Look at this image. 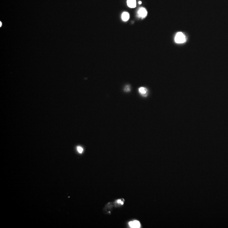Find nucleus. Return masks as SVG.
<instances>
[{
	"label": "nucleus",
	"mask_w": 228,
	"mask_h": 228,
	"mask_svg": "<svg viewBox=\"0 0 228 228\" xmlns=\"http://www.w3.org/2000/svg\"><path fill=\"white\" fill-rule=\"evenodd\" d=\"M127 3L130 8H134L136 7V0H127Z\"/></svg>",
	"instance_id": "5"
},
{
	"label": "nucleus",
	"mask_w": 228,
	"mask_h": 228,
	"mask_svg": "<svg viewBox=\"0 0 228 228\" xmlns=\"http://www.w3.org/2000/svg\"><path fill=\"white\" fill-rule=\"evenodd\" d=\"M139 4H142V2H141V1H139Z\"/></svg>",
	"instance_id": "10"
},
{
	"label": "nucleus",
	"mask_w": 228,
	"mask_h": 228,
	"mask_svg": "<svg viewBox=\"0 0 228 228\" xmlns=\"http://www.w3.org/2000/svg\"><path fill=\"white\" fill-rule=\"evenodd\" d=\"M129 14L127 12H124L122 15V19L124 21H127L129 19Z\"/></svg>",
	"instance_id": "6"
},
{
	"label": "nucleus",
	"mask_w": 228,
	"mask_h": 228,
	"mask_svg": "<svg viewBox=\"0 0 228 228\" xmlns=\"http://www.w3.org/2000/svg\"><path fill=\"white\" fill-rule=\"evenodd\" d=\"M138 15L140 16V17H145L147 15V11L146 9L144 8H140L139 10L138 11Z\"/></svg>",
	"instance_id": "3"
},
{
	"label": "nucleus",
	"mask_w": 228,
	"mask_h": 228,
	"mask_svg": "<svg viewBox=\"0 0 228 228\" xmlns=\"http://www.w3.org/2000/svg\"><path fill=\"white\" fill-rule=\"evenodd\" d=\"M139 92L143 96L146 97L147 95L148 91L147 89L144 87H140V88H139Z\"/></svg>",
	"instance_id": "4"
},
{
	"label": "nucleus",
	"mask_w": 228,
	"mask_h": 228,
	"mask_svg": "<svg viewBox=\"0 0 228 228\" xmlns=\"http://www.w3.org/2000/svg\"><path fill=\"white\" fill-rule=\"evenodd\" d=\"M125 92H129L130 91V88L129 86H126L125 88Z\"/></svg>",
	"instance_id": "8"
},
{
	"label": "nucleus",
	"mask_w": 228,
	"mask_h": 228,
	"mask_svg": "<svg viewBox=\"0 0 228 228\" xmlns=\"http://www.w3.org/2000/svg\"><path fill=\"white\" fill-rule=\"evenodd\" d=\"M175 41L179 44L184 43L186 41L185 36L183 33H177L175 37Z\"/></svg>",
	"instance_id": "1"
},
{
	"label": "nucleus",
	"mask_w": 228,
	"mask_h": 228,
	"mask_svg": "<svg viewBox=\"0 0 228 228\" xmlns=\"http://www.w3.org/2000/svg\"><path fill=\"white\" fill-rule=\"evenodd\" d=\"M77 150L80 153H82L83 151V149L81 147L78 146L77 147Z\"/></svg>",
	"instance_id": "7"
},
{
	"label": "nucleus",
	"mask_w": 228,
	"mask_h": 228,
	"mask_svg": "<svg viewBox=\"0 0 228 228\" xmlns=\"http://www.w3.org/2000/svg\"><path fill=\"white\" fill-rule=\"evenodd\" d=\"M117 202H118V203H121L122 205H123V202H122V201H121V200H120V199H119V200H118Z\"/></svg>",
	"instance_id": "9"
},
{
	"label": "nucleus",
	"mask_w": 228,
	"mask_h": 228,
	"mask_svg": "<svg viewBox=\"0 0 228 228\" xmlns=\"http://www.w3.org/2000/svg\"><path fill=\"white\" fill-rule=\"evenodd\" d=\"M129 225L131 228H139L141 226L140 223L138 221H133L130 222Z\"/></svg>",
	"instance_id": "2"
}]
</instances>
